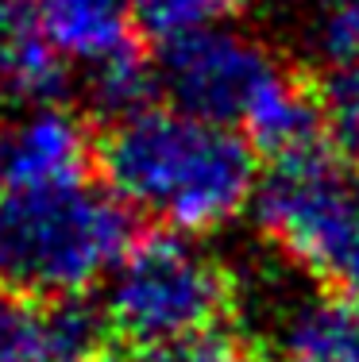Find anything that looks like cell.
<instances>
[{
	"mask_svg": "<svg viewBox=\"0 0 359 362\" xmlns=\"http://www.w3.org/2000/svg\"><path fill=\"white\" fill-rule=\"evenodd\" d=\"M236 0H132L135 31L159 42L162 50L182 39H193L232 16Z\"/></svg>",
	"mask_w": 359,
	"mask_h": 362,
	"instance_id": "obj_11",
	"label": "cell"
},
{
	"mask_svg": "<svg viewBox=\"0 0 359 362\" xmlns=\"http://www.w3.org/2000/svg\"><path fill=\"white\" fill-rule=\"evenodd\" d=\"M275 70L278 62L263 42L220 23L162 50L159 81L174 108L236 127Z\"/></svg>",
	"mask_w": 359,
	"mask_h": 362,
	"instance_id": "obj_5",
	"label": "cell"
},
{
	"mask_svg": "<svg viewBox=\"0 0 359 362\" xmlns=\"http://www.w3.org/2000/svg\"><path fill=\"white\" fill-rule=\"evenodd\" d=\"M324 119H329V132L340 139L344 151L359 154V62L348 70L329 74L324 81Z\"/></svg>",
	"mask_w": 359,
	"mask_h": 362,
	"instance_id": "obj_14",
	"label": "cell"
},
{
	"mask_svg": "<svg viewBox=\"0 0 359 362\" xmlns=\"http://www.w3.org/2000/svg\"><path fill=\"white\" fill-rule=\"evenodd\" d=\"M132 247V220L93 181L0 193V286L31 300H74Z\"/></svg>",
	"mask_w": 359,
	"mask_h": 362,
	"instance_id": "obj_2",
	"label": "cell"
},
{
	"mask_svg": "<svg viewBox=\"0 0 359 362\" xmlns=\"http://www.w3.org/2000/svg\"><path fill=\"white\" fill-rule=\"evenodd\" d=\"M89 135L62 105L23 108L0 124V193L85 177Z\"/></svg>",
	"mask_w": 359,
	"mask_h": 362,
	"instance_id": "obj_6",
	"label": "cell"
},
{
	"mask_svg": "<svg viewBox=\"0 0 359 362\" xmlns=\"http://www.w3.org/2000/svg\"><path fill=\"white\" fill-rule=\"evenodd\" d=\"M143 362H259V355L251 351L247 339H239L232 332H220V327H209V332L178 339L170 347L147 351Z\"/></svg>",
	"mask_w": 359,
	"mask_h": 362,
	"instance_id": "obj_13",
	"label": "cell"
},
{
	"mask_svg": "<svg viewBox=\"0 0 359 362\" xmlns=\"http://www.w3.org/2000/svg\"><path fill=\"white\" fill-rule=\"evenodd\" d=\"M275 347L286 362H359V297H294L278 313Z\"/></svg>",
	"mask_w": 359,
	"mask_h": 362,
	"instance_id": "obj_9",
	"label": "cell"
},
{
	"mask_svg": "<svg viewBox=\"0 0 359 362\" xmlns=\"http://www.w3.org/2000/svg\"><path fill=\"white\" fill-rule=\"evenodd\" d=\"M31 28L66 66L85 74L132 54V0H28Z\"/></svg>",
	"mask_w": 359,
	"mask_h": 362,
	"instance_id": "obj_7",
	"label": "cell"
},
{
	"mask_svg": "<svg viewBox=\"0 0 359 362\" xmlns=\"http://www.w3.org/2000/svg\"><path fill=\"white\" fill-rule=\"evenodd\" d=\"M324 127H329V119H324L321 93H313L302 77L286 74L282 66L259 85V93L251 97L244 119H239V135L255 151L275 154V162L321 146Z\"/></svg>",
	"mask_w": 359,
	"mask_h": 362,
	"instance_id": "obj_8",
	"label": "cell"
},
{
	"mask_svg": "<svg viewBox=\"0 0 359 362\" xmlns=\"http://www.w3.org/2000/svg\"><path fill=\"white\" fill-rule=\"evenodd\" d=\"M313 54L329 66V74L359 62V0H324L309 28Z\"/></svg>",
	"mask_w": 359,
	"mask_h": 362,
	"instance_id": "obj_12",
	"label": "cell"
},
{
	"mask_svg": "<svg viewBox=\"0 0 359 362\" xmlns=\"http://www.w3.org/2000/svg\"><path fill=\"white\" fill-rule=\"evenodd\" d=\"M23 28H28V8H20V0H0V58Z\"/></svg>",
	"mask_w": 359,
	"mask_h": 362,
	"instance_id": "obj_15",
	"label": "cell"
},
{
	"mask_svg": "<svg viewBox=\"0 0 359 362\" xmlns=\"http://www.w3.org/2000/svg\"><path fill=\"white\" fill-rule=\"evenodd\" d=\"M228 308V274L205 247L162 231L127 247L108 274L105 324L147 351L217 327Z\"/></svg>",
	"mask_w": 359,
	"mask_h": 362,
	"instance_id": "obj_4",
	"label": "cell"
},
{
	"mask_svg": "<svg viewBox=\"0 0 359 362\" xmlns=\"http://www.w3.org/2000/svg\"><path fill=\"white\" fill-rule=\"evenodd\" d=\"M62 85H66V62L47 47V39L28 20V28L12 39V47L0 58V93L23 108H42V105H58Z\"/></svg>",
	"mask_w": 359,
	"mask_h": 362,
	"instance_id": "obj_10",
	"label": "cell"
},
{
	"mask_svg": "<svg viewBox=\"0 0 359 362\" xmlns=\"http://www.w3.org/2000/svg\"><path fill=\"white\" fill-rule=\"evenodd\" d=\"M108 189L120 204L178 235L232 223L255 201V146L228 124L174 105H147L113 119L101 146Z\"/></svg>",
	"mask_w": 359,
	"mask_h": 362,
	"instance_id": "obj_1",
	"label": "cell"
},
{
	"mask_svg": "<svg viewBox=\"0 0 359 362\" xmlns=\"http://www.w3.org/2000/svg\"><path fill=\"white\" fill-rule=\"evenodd\" d=\"M259 231L329 293L359 297V177L324 146L278 158L255 189Z\"/></svg>",
	"mask_w": 359,
	"mask_h": 362,
	"instance_id": "obj_3",
	"label": "cell"
}]
</instances>
